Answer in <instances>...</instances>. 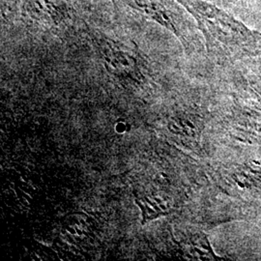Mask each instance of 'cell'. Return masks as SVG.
Returning a JSON list of instances; mask_svg holds the SVG:
<instances>
[{
    "instance_id": "obj_1",
    "label": "cell",
    "mask_w": 261,
    "mask_h": 261,
    "mask_svg": "<svg viewBox=\"0 0 261 261\" xmlns=\"http://www.w3.org/2000/svg\"><path fill=\"white\" fill-rule=\"evenodd\" d=\"M196 20L208 49L218 47L224 55H261V33L206 0H177Z\"/></svg>"
},
{
    "instance_id": "obj_2",
    "label": "cell",
    "mask_w": 261,
    "mask_h": 261,
    "mask_svg": "<svg viewBox=\"0 0 261 261\" xmlns=\"http://www.w3.org/2000/svg\"><path fill=\"white\" fill-rule=\"evenodd\" d=\"M127 6L149 17L171 31L181 42L189 46L194 24L186 13L173 0H120Z\"/></svg>"
}]
</instances>
